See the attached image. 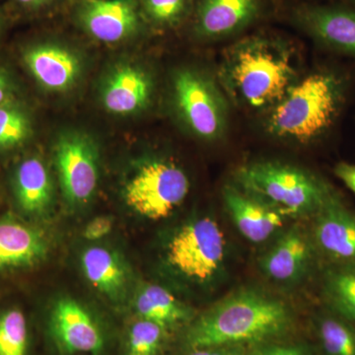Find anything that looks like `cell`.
<instances>
[{
    "label": "cell",
    "instance_id": "obj_1",
    "mask_svg": "<svg viewBox=\"0 0 355 355\" xmlns=\"http://www.w3.org/2000/svg\"><path fill=\"white\" fill-rule=\"evenodd\" d=\"M292 312L282 299L246 287L229 294L191 324V349L263 345L291 329Z\"/></svg>",
    "mask_w": 355,
    "mask_h": 355
},
{
    "label": "cell",
    "instance_id": "obj_2",
    "mask_svg": "<svg viewBox=\"0 0 355 355\" xmlns=\"http://www.w3.org/2000/svg\"><path fill=\"white\" fill-rule=\"evenodd\" d=\"M220 74L236 101L254 109L275 106L296 83L291 51L263 37L233 44L224 55Z\"/></svg>",
    "mask_w": 355,
    "mask_h": 355
},
{
    "label": "cell",
    "instance_id": "obj_3",
    "mask_svg": "<svg viewBox=\"0 0 355 355\" xmlns=\"http://www.w3.org/2000/svg\"><path fill=\"white\" fill-rule=\"evenodd\" d=\"M347 89V79L333 70H319L296 81L272 107L268 132L302 144L319 139L342 113Z\"/></svg>",
    "mask_w": 355,
    "mask_h": 355
},
{
    "label": "cell",
    "instance_id": "obj_4",
    "mask_svg": "<svg viewBox=\"0 0 355 355\" xmlns=\"http://www.w3.org/2000/svg\"><path fill=\"white\" fill-rule=\"evenodd\" d=\"M241 190L282 212L287 218L313 217L335 193L317 175L277 161L240 166L233 182Z\"/></svg>",
    "mask_w": 355,
    "mask_h": 355
},
{
    "label": "cell",
    "instance_id": "obj_5",
    "mask_svg": "<svg viewBox=\"0 0 355 355\" xmlns=\"http://www.w3.org/2000/svg\"><path fill=\"white\" fill-rule=\"evenodd\" d=\"M170 272L195 286L209 287L225 270L226 242L216 219L198 217L175 231L164 251Z\"/></svg>",
    "mask_w": 355,
    "mask_h": 355
},
{
    "label": "cell",
    "instance_id": "obj_6",
    "mask_svg": "<svg viewBox=\"0 0 355 355\" xmlns=\"http://www.w3.org/2000/svg\"><path fill=\"white\" fill-rule=\"evenodd\" d=\"M190 181L183 169L170 161H147L128 182L125 198L139 216L153 220L166 218L183 203Z\"/></svg>",
    "mask_w": 355,
    "mask_h": 355
},
{
    "label": "cell",
    "instance_id": "obj_7",
    "mask_svg": "<svg viewBox=\"0 0 355 355\" xmlns=\"http://www.w3.org/2000/svg\"><path fill=\"white\" fill-rule=\"evenodd\" d=\"M173 88L178 111L191 132L207 140L221 137L227 125V103L216 83L197 70L182 69Z\"/></svg>",
    "mask_w": 355,
    "mask_h": 355
},
{
    "label": "cell",
    "instance_id": "obj_8",
    "mask_svg": "<svg viewBox=\"0 0 355 355\" xmlns=\"http://www.w3.org/2000/svg\"><path fill=\"white\" fill-rule=\"evenodd\" d=\"M55 164L64 197L69 202H87L99 179L97 151L85 135L62 133L55 149Z\"/></svg>",
    "mask_w": 355,
    "mask_h": 355
},
{
    "label": "cell",
    "instance_id": "obj_9",
    "mask_svg": "<svg viewBox=\"0 0 355 355\" xmlns=\"http://www.w3.org/2000/svg\"><path fill=\"white\" fill-rule=\"evenodd\" d=\"M316 247L311 234L298 224L284 229L259 260L261 272L280 286L304 279L314 261Z\"/></svg>",
    "mask_w": 355,
    "mask_h": 355
},
{
    "label": "cell",
    "instance_id": "obj_10",
    "mask_svg": "<svg viewBox=\"0 0 355 355\" xmlns=\"http://www.w3.org/2000/svg\"><path fill=\"white\" fill-rule=\"evenodd\" d=\"M51 335L67 354H98L104 349L105 336L90 312L74 299L58 300L51 311Z\"/></svg>",
    "mask_w": 355,
    "mask_h": 355
},
{
    "label": "cell",
    "instance_id": "obj_11",
    "mask_svg": "<svg viewBox=\"0 0 355 355\" xmlns=\"http://www.w3.org/2000/svg\"><path fill=\"white\" fill-rule=\"evenodd\" d=\"M312 218L311 237L317 251L331 263H355V212L335 193Z\"/></svg>",
    "mask_w": 355,
    "mask_h": 355
},
{
    "label": "cell",
    "instance_id": "obj_12",
    "mask_svg": "<svg viewBox=\"0 0 355 355\" xmlns=\"http://www.w3.org/2000/svg\"><path fill=\"white\" fill-rule=\"evenodd\" d=\"M222 196L229 216L248 241L261 244L277 237L284 230L286 216L234 183L226 184Z\"/></svg>",
    "mask_w": 355,
    "mask_h": 355
},
{
    "label": "cell",
    "instance_id": "obj_13",
    "mask_svg": "<svg viewBox=\"0 0 355 355\" xmlns=\"http://www.w3.org/2000/svg\"><path fill=\"white\" fill-rule=\"evenodd\" d=\"M78 15L84 29L104 43H118L139 29L135 0H85Z\"/></svg>",
    "mask_w": 355,
    "mask_h": 355
},
{
    "label": "cell",
    "instance_id": "obj_14",
    "mask_svg": "<svg viewBox=\"0 0 355 355\" xmlns=\"http://www.w3.org/2000/svg\"><path fill=\"white\" fill-rule=\"evenodd\" d=\"M303 27L319 43L355 58V9L338 6H308L298 13Z\"/></svg>",
    "mask_w": 355,
    "mask_h": 355
},
{
    "label": "cell",
    "instance_id": "obj_15",
    "mask_svg": "<svg viewBox=\"0 0 355 355\" xmlns=\"http://www.w3.org/2000/svg\"><path fill=\"white\" fill-rule=\"evenodd\" d=\"M24 62L34 78L48 90H67L80 74L79 58L57 44H42L27 49Z\"/></svg>",
    "mask_w": 355,
    "mask_h": 355
},
{
    "label": "cell",
    "instance_id": "obj_16",
    "mask_svg": "<svg viewBox=\"0 0 355 355\" xmlns=\"http://www.w3.org/2000/svg\"><path fill=\"white\" fill-rule=\"evenodd\" d=\"M153 95V81L144 70L123 64L111 72L103 87V104L110 113L128 114L146 108Z\"/></svg>",
    "mask_w": 355,
    "mask_h": 355
},
{
    "label": "cell",
    "instance_id": "obj_17",
    "mask_svg": "<svg viewBox=\"0 0 355 355\" xmlns=\"http://www.w3.org/2000/svg\"><path fill=\"white\" fill-rule=\"evenodd\" d=\"M260 0H200L196 30L205 38H222L253 22Z\"/></svg>",
    "mask_w": 355,
    "mask_h": 355
},
{
    "label": "cell",
    "instance_id": "obj_18",
    "mask_svg": "<svg viewBox=\"0 0 355 355\" xmlns=\"http://www.w3.org/2000/svg\"><path fill=\"white\" fill-rule=\"evenodd\" d=\"M46 253L48 243L38 229L12 219L0 220V268L35 266Z\"/></svg>",
    "mask_w": 355,
    "mask_h": 355
},
{
    "label": "cell",
    "instance_id": "obj_19",
    "mask_svg": "<svg viewBox=\"0 0 355 355\" xmlns=\"http://www.w3.org/2000/svg\"><path fill=\"white\" fill-rule=\"evenodd\" d=\"M16 200L26 214H43L53 198L50 173L38 158H28L20 163L14 178Z\"/></svg>",
    "mask_w": 355,
    "mask_h": 355
},
{
    "label": "cell",
    "instance_id": "obj_20",
    "mask_svg": "<svg viewBox=\"0 0 355 355\" xmlns=\"http://www.w3.org/2000/svg\"><path fill=\"white\" fill-rule=\"evenodd\" d=\"M135 310L140 319L154 322L166 330L184 323L191 316L190 308L172 292L157 284H146L140 289L135 300Z\"/></svg>",
    "mask_w": 355,
    "mask_h": 355
},
{
    "label": "cell",
    "instance_id": "obj_21",
    "mask_svg": "<svg viewBox=\"0 0 355 355\" xmlns=\"http://www.w3.org/2000/svg\"><path fill=\"white\" fill-rule=\"evenodd\" d=\"M83 272L92 286L111 298H119L127 284L125 266L116 254L101 247L86 250L81 258Z\"/></svg>",
    "mask_w": 355,
    "mask_h": 355
},
{
    "label": "cell",
    "instance_id": "obj_22",
    "mask_svg": "<svg viewBox=\"0 0 355 355\" xmlns=\"http://www.w3.org/2000/svg\"><path fill=\"white\" fill-rule=\"evenodd\" d=\"M327 308L355 327V263H331L322 280Z\"/></svg>",
    "mask_w": 355,
    "mask_h": 355
},
{
    "label": "cell",
    "instance_id": "obj_23",
    "mask_svg": "<svg viewBox=\"0 0 355 355\" xmlns=\"http://www.w3.org/2000/svg\"><path fill=\"white\" fill-rule=\"evenodd\" d=\"M317 334L324 355H355V327L331 311L318 317Z\"/></svg>",
    "mask_w": 355,
    "mask_h": 355
},
{
    "label": "cell",
    "instance_id": "obj_24",
    "mask_svg": "<svg viewBox=\"0 0 355 355\" xmlns=\"http://www.w3.org/2000/svg\"><path fill=\"white\" fill-rule=\"evenodd\" d=\"M32 133L29 116L12 102L0 107V151L24 144Z\"/></svg>",
    "mask_w": 355,
    "mask_h": 355
},
{
    "label": "cell",
    "instance_id": "obj_25",
    "mask_svg": "<svg viewBox=\"0 0 355 355\" xmlns=\"http://www.w3.org/2000/svg\"><path fill=\"white\" fill-rule=\"evenodd\" d=\"M28 328L21 311L7 310L0 314V355H26Z\"/></svg>",
    "mask_w": 355,
    "mask_h": 355
},
{
    "label": "cell",
    "instance_id": "obj_26",
    "mask_svg": "<svg viewBox=\"0 0 355 355\" xmlns=\"http://www.w3.org/2000/svg\"><path fill=\"white\" fill-rule=\"evenodd\" d=\"M166 331L160 324L148 320L135 322L128 333L127 355H159Z\"/></svg>",
    "mask_w": 355,
    "mask_h": 355
},
{
    "label": "cell",
    "instance_id": "obj_27",
    "mask_svg": "<svg viewBox=\"0 0 355 355\" xmlns=\"http://www.w3.org/2000/svg\"><path fill=\"white\" fill-rule=\"evenodd\" d=\"M149 17L161 25H173L183 17L187 0H144Z\"/></svg>",
    "mask_w": 355,
    "mask_h": 355
},
{
    "label": "cell",
    "instance_id": "obj_28",
    "mask_svg": "<svg viewBox=\"0 0 355 355\" xmlns=\"http://www.w3.org/2000/svg\"><path fill=\"white\" fill-rule=\"evenodd\" d=\"M251 355H311L304 345H261L254 350Z\"/></svg>",
    "mask_w": 355,
    "mask_h": 355
},
{
    "label": "cell",
    "instance_id": "obj_29",
    "mask_svg": "<svg viewBox=\"0 0 355 355\" xmlns=\"http://www.w3.org/2000/svg\"><path fill=\"white\" fill-rule=\"evenodd\" d=\"M114 222L110 217H96L92 221L89 222L84 231V237L90 241L101 239L108 235L113 228Z\"/></svg>",
    "mask_w": 355,
    "mask_h": 355
},
{
    "label": "cell",
    "instance_id": "obj_30",
    "mask_svg": "<svg viewBox=\"0 0 355 355\" xmlns=\"http://www.w3.org/2000/svg\"><path fill=\"white\" fill-rule=\"evenodd\" d=\"M335 175L355 195V165L340 162L335 167Z\"/></svg>",
    "mask_w": 355,
    "mask_h": 355
},
{
    "label": "cell",
    "instance_id": "obj_31",
    "mask_svg": "<svg viewBox=\"0 0 355 355\" xmlns=\"http://www.w3.org/2000/svg\"><path fill=\"white\" fill-rule=\"evenodd\" d=\"M189 355H245L244 347H212L195 349Z\"/></svg>",
    "mask_w": 355,
    "mask_h": 355
},
{
    "label": "cell",
    "instance_id": "obj_32",
    "mask_svg": "<svg viewBox=\"0 0 355 355\" xmlns=\"http://www.w3.org/2000/svg\"><path fill=\"white\" fill-rule=\"evenodd\" d=\"M12 95V85L10 79L7 76L6 71L0 69V107L11 102Z\"/></svg>",
    "mask_w": 355,
    "mask_h": 355
},
{
    "label": "cell",
    "instance_id": "obj_33",
    "mask_svg": "<svg viewBox=\"0 0 355 355\" xmlns=\"http://www.w3.org/2000/svg\"><path fill=\"white\" fill-rule=\"evenodd\" d=\"M18 4L27 9H37L46 6L51 0H16Z\"/></svg>",
    "mask_w": 355,
    "mask_h": 355
}]
</instances>
